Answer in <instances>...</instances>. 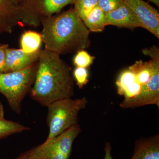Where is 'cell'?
<instances>
[{"mask_svg":"<svg viewBox=\"0 0 159 159\" xmlns=\"http://www.w3.org/2000/svg\"><path fill=\"white\" fill-rule=\"evenodd\" d=\"M29 93L31 99L44 107L74 96V80L72 68L61 58L59 54L41 50L34 83Z\"/></svg>","mask_w":159,"mask_h":159,"instance_id":"1","label":"cell"},{"mask_svg":"<svg viewBox=\"0 0 159 159\" xmlns=\"http://www.w3.org/2000/svg\"><path fill=\"white\" fill-rule=\"evenodd\" d=\"M41 25V34L46 50L61 55L84 50L90 46V31L74 9L43 20Z\"/></svg>","mask_w":159,"mask_h":159,"instance_id":"2","label":"cell"},{"mask_svg":"<svg viewBox=\"0 0 159 159\" xmlns=\"http://www.w3.org/2000/svg\"><path fill=\"white\" fill-rule=\"evenodd\" d=\"M88 103L85 97L59 99L49 104L47 123L48 135L44 142L48 143L68 129L78 125V115Z\"/></svg>","mask_w":159,"mask_h":159,"instance_id":"3","label":"cell"},{"mask_svg":"<svg viewBox=\"0 0 159 159\" xmlns=\"http://www.w3.org/2000/svg\"><path fill=\"white\" fill-rule=\"evenodd\" d=\"M37 65V62L20 70L0 73V93L6 97L16 113L21 112L23 100L34 83Z\"/></svg>","mask_w":159,"mask_h":159,"instance_id":"4","label":"cell"},{"mask_svg":"<svg viewBox=\"0 0 159 159\" xmlns=\"http://www.w3.org/2000/svg\"><path fill=\"white\" fill-rule=\"evenodd\" d=\"M76 0H22L19 4L20 22L25 25L38 27L43 20L58 13Z\"/></svg>","mask_w":159,"mask_h":159,"instance_id":"5","label":"cell"},{"mask_svg":"<svg viewBox=\"0 0 159 159\" xmlns=\"http://www.w3.org/2000/svg\"><path fill=\"white\" fill-rule=\"evenodd\" d=\"M80 132L79 125H75L48 143L34 147L32 159H70L73 143Z\"/></svg>","mask_w":159,"mask_h":159,"instance_id":"6","label":"cell"},{"mask_svg":"<svg viewBox=\"0 0 159 159\" xmlns=\"http://www.w3.org/2000/svg\"><path fill=\"white\" fill-rule=\"evenodd\" d=\"M137 16L146 29L159 39V13L155 8L143 0H123Z\"/></svg>","mask_w":159,"mask_h":159,"instance_id":"7","label":"cell"},{"mask_svg":"<svg viewBox=\"0 0 159 159\" xmlns=\"http://www.w3.org/2000/svg\"><path fill=\"white\" fill-rule=\"evenodd\" d=\"M41 50L31 54L26 53L21 49L6 50L5 73L24 70L37 62Z\"/></svg>","mask_w":159,"mask_h":159,"instance_id":"8","label":"cell"},{"mask_svg":"<svg viewBox=\"0 0 159 159\" xmlns=\"http://www.w3.org/2000/svg\"><path fill=\"white\" fill-rule=\"evenodd\" d=\"M107 25L133 29L143 28L137 16L125 3L115 10L106 13Z\"/></svg>","mask_w":159,"mask_h":159,"instance_id":"9","label":"cell"},{"mask_svg":"<svg viewBox=\"0 0 159 159\" xmlns=\"http://www.w3.org/2000/svg\"><path fill=\"white\" fill-rule=\"evenodd\" d=\"M130 159H159V135L136 141Z\"/></svg>","mask_w":159,"mask_h":159,"instance_id":"10","label":"cell"},{"mask_svg":"<svg viewBox=\"0 0 159 159\" xmlns=\"http://www.w3.org/2000/svg\"><path fill=\"white\" fill-rule=\"evenodd\" d=\"M89 31L102 32L107 25L106 14L98 6L93 9L83 20Z\"/></svg>","mask_w":159,"mask_h":159,"instance_id":"11","label":"cell"},{"mask_svg":"<svg viewBox=\"0 0 159 159\" xmlns=\"http://www.w3.org/2000/svg\"><path fill=\"white\" fill-rule=\"evenodd\" d=\"M42 42L41 34L31 30L25 31L21 37V49L26 53H35L40 50Z\"/></svg>","mask_w":159,"mask_h":159,"instance_id":"12","label":"cell"},{"mask_svg":"<svg viewBox=\"0 0 159 159\" xmlns=\"http://www.w3.org/2000/svg\"><path fill=\"white\" fill-rule=\"evenodd\" d=\"M0 16L9 21L14 27L20 22L18 7L10 0H0Z\"/></svg>","mask_w":159,"mask_h":159,"instance_id":"13","label":"cell"},{"mask_svg":"<svg viewBox=\"0 0 159 159\" xmlns=\"http://www.w3.org/2000/svg\"><path fill=\"white\" fill-rule=\"evenodd\" d=\"M29 129V127L18 122L6 120L5 118L0 119V139Z\"/></svg>","mask_w":159,"mask_h":159,"instance_id":"14","label":"cell"},{"mask_svg":"<svg viewBox=\"0 0 159 159\" xmlns=\"http://www.w3.org/2000/svg\"><path fill=\"white\" fill-rule=\"evenodd\" d=\"M74 10L82 20L98 6V0H76Z\"/></svg>","mask_w":159,"mask_h":159,"instance_id":"15","label":"cell"},{"mask_svg":"<svg viewBox=\"0 0 159 159\" xmlns=\"http://www.w3.org/2000/svg\"><path fill=\"white\" fill-rule=\"evenodd\" d=\"M74 59V65L78 67L88 68L93 63L95 57L84 50L77 51Z\"/></svg>","mask_w":159,"mask_h":159,"instance_id":"16","label":"cell"},{"mask_svg":"<svg viewBox=\"0 0 159 159\" xmlns=\"http://www.w3.org/2000/svg\"><path fill=\"white\" fill-rule=\"evenodd\" d=\"M89 71L87 68L76 67L73 72V77L76 84L79 89H82L89 82Z\"/></svg>","mask_w":159,"mask_h":159,"instance_id":"17","label":"cell"},{"mask_svg":"<svg viewBox=\"0 0 159 159\" xmlns=\"http://www.w3.org/2000/svg\"><path fill=\"white\" fill-rule=\"evenodd\" d=\"M123 3V0H98V7L105 14L119 8Z\"/></svg>","mask_w":159,"mask_h":159,"instance_id":"18","label":"cell"},{"mask_svg":"<svg viewBox=\"0 0 159 159\" xmlns=\"http://www.w3.org/2000/svg\"><path fill=\"white\" fill-rule=\"evenodd\" d=\"M14 26L9 21L0 16V34L3 33H11Z\"/></svg>","mask_w":159,"mask_h":159,"instance_id":"19","label":"cell"},{"mask_svg":"<svg viewBox=\"0 0 159 159\" xmlns=\"http://www.w3.org/2000/svg\"><path fill=\"white\" fill-rule=\"evenodd\" d=\"M8 48L9 45L0 43V73H5L6 50Z\"/></svg>","mask_w":159,"mask_h":159,"instance_id":"20","label":"cell"},{"mask_svg":"<svg viewBox=\"0 0 159 159\" xmlns=\"http://www.w3.org/2000/svg\"><path fill=\"white\" fill-rule=\"evenodd\" d=\"M104 149L105 153L104 159H114L111 155L112 147L110 142H107L106 143Z\"/></svg>","mask_w":159,"mask_h":159,"instance_id":"21","label":"cell"},{"mask_svg":"<svg viewBox=\"0 0 159 159\" xmlns=\"http://www.w3.org/2000/svg\"><path fill=\"white\" fill-rule=\"evenodd\" d=\"M33 148L22 152L14 159H32Z\"/></svg>","mask_w":159,"mask_h":159,"instance_id":"22","label":"cell"},{"mask_svg":"<svg viewBox=\"0 0 159 159\" xmlns=\"http://www.w3.org/2000/svg\"><path fill=\"white\" fill-rule=\"evenodd\" d=\"M4 118V108L2 102L0 101V119H3Z\"/></svg>","mask_w":159,"mask_h":159,"instance_id":"23","label":"cell"},{"mask_svg":"<svg viewBox=\"0 0 159 159\" xmlns=\"http://www.w3.org/2000/svg\"><path fill=\"white\" fill-rule=\"evenodd\" d=\"M148 1L151 2L153 3L158 7H159V0H148Z\"/></svg>","mask_w":159,"mask_h":159,"instance_id":"24","label":"cell"},{"mask_svg":"<svg viewBox=\"0 0 159 159\" xmlns=\"http://www.w3.org/2000/svg\"><path fill=\"white\" fill-rule=\"evenodd\" d=\"M10 1L15 5L18 6L22 0H10Z\"/></svg>","mask_w":159,"mask_h":159,"instance_id":"25","label":"cell"}]
</instances>
